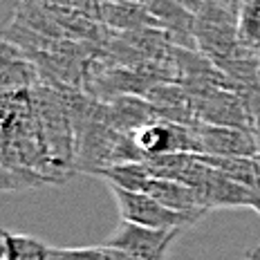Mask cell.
Wrapping results in <instances>:
<instances>
[{
	"instance_id": "1",
	"label": "cell",
	"mask_w": 260,
	"mask_h": 260,
	"mask_svg": "<svg viewBox=\"0 0 260 260\" xmlns=\"http://www.w3.org/2000/svg\"><path fill=\"white\" fill-rule=\"evenodd\" d=\"M133 135L135 148L139 150L142 159L155 155H169V153H198L202 155V144H200L195 126L177 121H166L157 119L153 123L137 128Z\"/></svg>"
},
{
	"instance_id": "2",
	"label": "cell",
	"mask_w": 260,
	"mask_h": 260,
	"mask_svg": "<svg viewBox=\"0 0 260 260\" xmlns=\"http://www.w3.org/2000/svg\"><path fill=\"white\" fill-rule=\"evenodd\" d=\"M110 191L117 200L121 220H128V222H137V224L153 226V229L184 231L186 226L195 224V222L202 218V215L173 211L146 193H135V191H126V188H117V186H110Z\"/></svg>"
},
{
	"instance_id": "3",
	"label": "cell",
	"mask_w": 260,
	"mask_h": 260,
	"mask_svg": "<svg viewBox=\"0 0 260 260\" xmlns=\"http://www.w3.org/2000/svg\"><path fill=\"white\" fill-rule=\"evenodd\" d=\"M180 234L182 231L177 229H153V226L121 220L106 240V247L117 249L135 260H164L169 247Z\"/></svg>"
},
{
	"instance_id": "4",
	"label": "cell",
	"mask_w": 260,
	"mask_h": 260,
	"mask_svg": "<svg viewBox=\"0 0 260 260\" xmlns=\"http://www.w3.org/2000/svg\"><path fill=\"white\" fill-rule=\"evenodd\" d=\"M202 155L215 157H256L260 155V142L256 130L231 128V126H211V123H195Z\"/></svg>"
},
{
	"instance_id": "5",
	"label": "cell",
	"mask_w": 260,
	"mask_h": 260,
	"mask_svg": "<svg viewBox=\"0 0 260 260\" xmlns=\"http://www.w3.org/2000/svg\"><path fill=\"white\" fill-rule=\"evenodd\" d=\"M200 193L204 209H220V207H253L256 204V191L245 186V184L231 180L224 173L215 171L211 166L209 175L195 188Z\"/></svg>"
},
{
	"instance_id": "6",
	"label": "cell",
	"mask_w": 260,
	"mask_h": 260,
	"mask_svg": "<svg viewBox=\"0 0 260 260\" xmlns=\"http://www.w3.org/2000/svg\"><path fill=\"white\" fill-rule=\"evenodd\" d=\"M146 195L155 198L159 204L169 207L173 211L180 213H193V215H204L209 213V209L202 207L200 193L193 186L182 182H173V180H161V177H150L148 184L144 188Z\"/></svg>"
},
{
	"instance_id": "7",
	"label": "cell",
	"mask_w": 260,
	"mask_h": 260,
	"mask_svg": "<svg viewBox=\"0 0 260 260\" xmlns=\"http://www.w3.org/2000/svg\"><path fill=\"white\" fill-rule=\"evenodd\" d=\"M99 20L121 31H137L144 27H159L155 16L144 3H104L99 7Z\"/></svg>"
},
{
	"instance_id": "8",
	"label": "cell",
	"mask_w": 260,
	"mask_h": 260,
	"mask_svg": "<svg viewBox=\"0 0 260 260\" xmlns=\"http://www.w3.org/2000/svg\"><path fill=\"white\" fill-rule=\"evenodd\" d=\"M90 173L96 177H104L108 186L126 188V191H135V193H144L146 184L153 177L144 161H119V164H110V166H99V169Z\"/></svg>"
},
{
	"instance_id": "9",
	"label": "cell",
	"mask_w": 260,
	"mask_h": 260,
	"mask_svg": "<svg viewBox=\"0 0 260 260\" xmlns=\"http://www.w3.org/2000/svg\"><path fill=\"white\" fill-rule=\"evenodd\" d=\"M50 247L31 236H16L3 231V253L5 260H47Z\"/></svg>"
},
{
	"instance_id": "10",
	"label": "cell",
	"mask_w": 260,
	"mask_h": 260,
	"mask_svg": "<svg viewBox=\"0 0 260 260\" xmlns=\"http://www.w3.org/2000/svg\"><path fill=\"white\" fill-rule=\"evenodd\" d=\"M238 36L247 50L260 54V0H242L238 7Z\"/></svg>"
},
{
	"instance_id": "11",
	"label": "cell",
	"mask_w": 260,
	"mask_h": 260,
	"mask_svg": "<svg viewBox=\"0 0 260 260\" xmlns=\"http://www.w3.org/2000/svg\"><path fill=\"white\" fill-rule=\"evenodd\" d=\"M47 260H108L106 247H50Z\"/></svg>"
},
{
	"instance_id": "12",
	"label": "cell",
	"mask_w": 260,
	"mask_h": 260,
	"mask_svg": "<svg viewBox=\"0 0 260 260\" xmlns=\"http://www.w3.org/2000/svg\"><path fill=\"white\" fill-rule=\"evenodd\" d=\"M247 258H249V260H260V245L253 247V249H249V251H247Z\"/></svg>"
},
{
	"instance_id": "13",
	"label": "cell",
	"mask_w": 260,
	"mask_h": 260,
	"mask_svg": "<svg viewBox=\"0 0 260 260\" xmlns=\"http://www.w3.org/2000/svg\"><path fill=\"white\" fill-rule=\"evenodd\" d=\"M104 3H144V0H104Z\"/></svg>"
}]
</instances>
